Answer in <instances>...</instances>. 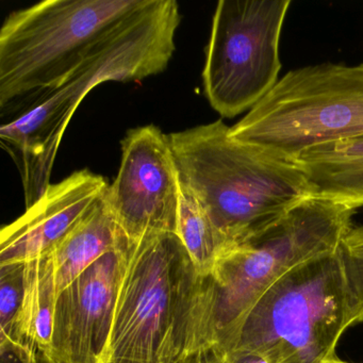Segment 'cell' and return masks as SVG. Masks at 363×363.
Masks as SVG:
<instances>
[{"label":"cell","mask_w":363,"mask_h":363,"mask_svg":"<svg viewBox=\"0 0 363 363\" xmlns=\"http://www.w3.org/2000/svg\"><path fill=\"white\" fill-rule=\"evenodd\" d=\"M182 21L175 0H147L103 40L74 75L0 128L3 147L13 158L26 207L50 186L63 135L84 97L107 82H140L162 73L175 52Z\"/></svg>","instance_id":"1"},{"label":"cell","mask_w":363,"mask_h":363,"mask_svg":"<svg viewBox=\"0 0 363 363\" xmlns=\"http://www.w3.org/2000/svg\"><path fill=\"white\" fill-rule=\"evenodd\" d=\"M169 139L180 180L229 247L264 233L315 195L297 160L235 139L222 120Z\"/></svg>","instance_id":"2"},{"label":"cell","mask_w":363,"mask_h":363,"mask_svg":"<svg viewBox=\"0 0 363 363\" xmlns=\"http://www.w3.org/2000/svg\"><path fill=\"white\" fill-rule=\"evenodd\" d=\"M358 206L313 195L264 233L227 248L199 276L186 354L220 347L259 297L293 267L339 250Z\"/></svg>","instance_id":"3"},{"label":"cell","mask_w":363,"mask_h":363,"mask_svg":"<svg viewBox=\"0 0 363 363\" xmlns=\"http://www.w3.org/2000/svg\"><path fill=\"white\" fill-rule=\"evenodd\" d=\"M363 318L339 250L301 263L272 284L220 346L227 354H262L271 363H322Z\"/></svg>","instance_id":"4"},{"label":"cell","mask_w":363,"mask_h":363,"mask_svg":"<svg viewBox=\"0 0 363 363\" xmlns=\"http://www.w3.org/2000/svg\"><path fill=\"white\" fill-rule=\"evenodd\" d=\"M146 1L45 0L10 13L0 30L1 111L62 86Z\"/></svg>","instance_id":"5"},{"label":"cell","mask_w":363,"mask_h":363,"mask_svg":"<svg viewBox=\"0 0 363 363\" xmlns=\"http://www.w3.org/2000/svg\"><path fill=\"white\" fill-rule=\"evenodd\" d=\"M199 275L176 233L129 240L109 363H180Z\"/></svg>","instance_id":"6"},{"label":"cell","mask_w":363,"mask_h":363,"mask_svg":"<svg viewBox=\"0 0 363 363\" xmlns=\"http://www.w3.org/2000/svg\"><path fill=\"white\" fill-rule=\"evenodd\" d=\"M230 135L295 160L313 146L363 137V63L288 72Z\"/></svg>","instance_id":"7"},{"label":"cell","mask_w":363,"mask_h":363,"mask_svg":"<svg viewBox=\"0 0 363 363\" xmlns=\"http://www.w3.org/2000/svg\"><path fill=\"white\" fill-rule=\"evenodd\" d=\"M291 0H220L206 50L203 91L222 118L257 105L279 80L280 37Z\"/></svg>","instance_id":"8"},{"label":"cell","mask_w":363,"mask_h":363,"mask_svg":"<svg viewBox=\"0 0 363 363\" xmlns=\"http://www.w3.org/2000/svg\"><path fill=\"white\" fill-rule=\"evenodd\" d=\"M121 145L120 169L104 197L118 228L130 241L176 233L182 182L169 135L138 127Z\"/></svg>","instance_id":"9"},{"label":"cell","mask_w":363,"mask_h":363,"mask_svg":"<svg viewBox=\"0 0 363 363\" xmlns=\"http://www.w3.org/2000/svg\"><path fill=\"white\" fill-rule=\"evenodd\" d=\"M129 240H122L59 294L45 363H109Z\"/></svg>","instance_id":"10"},{"label":"cell","mask_w":363,"mask_h":363,"mask_svg":"<svg viewBox=\"0 0 363 363\" xmlns=\"http://www.w3.org/2000/svg\"><path fill=\"white\" fill-rule=\"evenodd\" d=\"M109 184L90 169L74 172L0 233V265L26 263L50 254L105 196Z\"/></svg>","instance_id":"11"},{"label":"cell","mask_w":363,"mask_h":363,"mask_svg":"<svg viewBox=\"0 0 363 363\" xmlns=\"http://www.w3.org/2000/svg\"><path fill=\"white\" fill-rule=\"evenodd\" d=\"M296 160L314 194L362 207L363 137L313 146Z\"/></svg>","instance_id":"12"},{"label":"cell","mask_w":363,"mask_h":363,"mask_svg":"<svg viewBox=\"0 0 363 363\" xmlns=\"http://www.w3.org/2000/svg\"><path fill=\"white\" fill-rule=\"evenodd\" d=\"M104 197L50 252L56 267L58 296L93 263L114 250L124 235L112 218Z\"/></svg>","instance_id":"13"},{"label":"cell","mask_w":363,"mask_h":363,"mask_svg":"<svg viewBox=\"0 0 363 363\" xmlns=\"http://www.w3.org/2000/svg\"><path fill=\"white\" fill-rule=\"evenodd\" d=\"M57 299L56 267L52 252L24 263V294L16 333L21 341L41 354L52 341Z\"/></svg>","instance_id":"14"},{"label":"cell","mask_w":363,"mask_h":363,"mask_svg":"<svg viewBox=\"0 0 363 363\" xmlns=\"http://www.w3.org/2000/svg\"><path fill=\"white\" fill-rule=\"evenodd\" d=\"M176 235L201 277L211 274L218 257L229 248L201 203L182 182Z\"/></svg>","instance_id":"15"},{"label":"cell","mask_w":363,"mask_h":363,"mask_svg":"<svg viewBox=\"0 0 363 363\" xmlns=\"http://www.w3.org/2000/svg\"><path fill=\"white\" fill-rule=\"evenodd\" d=\"M23 294L24 263L0 265L1 347L27 344L21 341L16 333V320L22 306Z\"/></svg>","instance_id":"16"},{"label":"cell","mask_w":363,"mask_h":363,"mask_svg":"<svg viewBox=\"0 0 363 363\" xmlns=\"http://www.w3.org/2000/svg\"><path fill=\"white\" fill-rule=\"evenodd\" d=\"M339 256L363 318V227L348 230L340 244Z\"/></svg>","instance_id":"17"},{"label":"cell","mask_w":363,"mask_h":363,"mask_svg":"<svg viewBox=\"0 0 363 363\" xmlns=\"http://www.w3.org/2000/svg\"><path fill=\"white\" fill-rule=\"evenodd\" d=\"M180 363H230L224 350L218 346L199 348L190 352Z\"/></svg>","instance_id":"18"},{"label":"cell","mask_w":363,"mask_h":363,"mask_svg":"<svg viewBox=\"0 0 363 363\" xmlns=\"http://www.w3.org/2000/svg\"><path fill=\"white\" fill-rule=\"evenodd\" d=\"M230 363H271L269 359L262 354L246 352L240 354H227Z\"/></svg>","instance_id":"19"},{"label":"cell","mask_w":363,"mask_h":363,"mask_svg":"<svg viewBox=\"0 0 363 363\" xmlns=\"http://www.w3.org/2000/svg\"><path fill=\"white\" fill-rule=\"evenodd\" d=\"M322 363H350L346 362V361L341 360V359L337 358V356L331 357V358L327 359V360L323 361Z\"/></svg>","instance_id":"20"}]
</instances>
